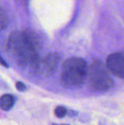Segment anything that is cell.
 <instances>
[{
  "label": "cell",
  "mask_w": 124,
  "mask_h": 125,
  "mask_svg": "<svg viewBox=\"0 0 124 125\" xmlns=\"http://www.w3.org/2000/svg\"><path fill=\"white\" fill-rule=\"evenodd\" d=\"M7 23V15L2 8L0 7V29H3L6 27Z\"/></svg>",
  "instance_id": "cell-8"
},
{
  "label": "cell",
  "mask_w": 124,
  "mask_h": 125,
  "mask_svg": "<svg viewBox=\"0 0 124 125\" xmlns=\"http://www.w3.org/2000/svg\"><path fill=\"white\" fill-rule=\"evenodd\" d=\"M88 65L81 58H69L63 64L61 73V83L67 89L82 87L87 80Z\"/></svg>",
  "instance_id": "cell-2"
},
{
  "label": "cell",
  "mask_w": 124,
  "mask_h": 125,
  "mask_svg": "<svg viewBox=\"0 0 124 125\" xmlns=\"http://www.w3.org/2000/svg\"><path fill=\"white\" fill-rule=\"evenodd\" d=\"M88 83L91 89L96 92H106L114 86V81L108 74L104 64L99 60L94 61L88 69Z\"/></svg>",
  "instance_id": "cell-3"
},
{
  "label": "cell",
  "mask_w": 124,
  "mask_h": 125,
  "mask_svg": "<svg viewBox=\"0 0 124 125\" xmlns=\"http://www.w3.org/2000/svg\"><path fill=\"white\" fill-rule=\"evenodd\" d=\"M106 67L113 75L124 78V53L116 52L110 54L106 61Z\"/></svg>",
  "instance_id": "cell-4"
},
{
  "label": "cell",
  "mask_w": 124,
  "mask_h": 125,
  "mask_svg": "<svg viewBox=\"0 0 124 125\" xmlns=\"http://www.w3.org/2000/svg\"><path fill=\"white\" fill-rule=\"evenodd\" d=\"M15 87L17 89V90H18L19 92H23L26 90V85L20 82V81H18L16 83H15Z\"/></svg>",
  "instance_id": "cell-9"
},
{
  "label": "cell",
  "mask_w": 124,
  "mask_h": 125,
  "mask_svg": "<svg viewBox=\"0 0 124 125\" xmlns=\"http://www.w3.org/2000/svg\"><path fill=\"white\" fill-rule=\"evenodd\" d=\"M54 114L58 118H64L67 114V110L64 106H57L54 110Z\"/></svg>",
  "instance_id": "cell-7"
},
{
  "label": "cell",
  "mask_w": 124,
  "mask_h": 125,
  "mask_svg": "<svg viewBox=\"0 0 124 125\" xmlns=\"http://www.w3.org/2000/svg\"><path fill=\"white\" fill-rule=\"evenodd\" d=\"M0 64H1L2 66H4V67H8V64L3 59V58L0 56Z\"/></svg>",
  "instance_id": "cell-10"
},
{
  "label": "cell",
  "mask_w": 124,
  "mask_h": 125,
  "mask_svg": "<svg viewBox=\"0 0 124 125\" xmlns=\"http://www.w3.org/2000/svg\"><path fill=\"white\" fill-rule=\"evenodd\" d=\"M77 111H69V116H72V117H73V116H76L77 115Z\"/></svg>",
  "instance_id": "cell-11"
},
{
  "label": "cell",
  "mask_w": 124,
  "mask_h": 125,
  "mask_svg": "<svg viewBox=\"0 0 124 125\" xmlns=\"http://www.w3.org/2000/svg\"><path fill=\"white\" fill-rule=\"evenodd\" d=\"M15 98L10 94H3L0 97V108L3 111H10L15 105Z\"/></svg>",
  "instance_id": "cell-6"
},
{
  "label": "cell",
  "mask_w": 124,
  "mask_h": 125,
  "mask_svg": "<svg viewBox=\"0 0 124 125\" xmlns=\"http://www.w3.org/2000/svg\"><path fill=\"white\" fill-rule=\"evenodd\" d=\"M41 46L39 37L29 31L12 32L7 43L8 51L18 63L36 66L37 68L40 62L38 51Z\"/></svg>",
  "instance_id": "cell-1"
},
{
  "label": "cell",
  "mask_w": 124,
  "mask_h": 125,
  "mask_svg": "<svg viewBox=\"0 0 124 125\" xmlns=\"http://www.w3.org/2000/svg\"><path fill=\"white\" fill-rule=\"evenodd\" d=\"M60 61V56L57 53L48 54L43 60L39 62L37 69L42 75L45 77L52 75L58 68Z\"/></svg>",
  "instance_id": "cell-5"
},
{
  "label": "cell",
  "mask_w": 124,
  "mask_h": 125,
  "mask_svg": "<svg viewBox=\"0 0 124 125\" xmlns=\"http://www.w3.org/2000/svg\"><path fill=\"white\" fill-rule=\"evenodd\" d=\"M52 125H56V124H53Z\"/></svg>",
  "instance_id": "cell-12"
}]
</instances>
